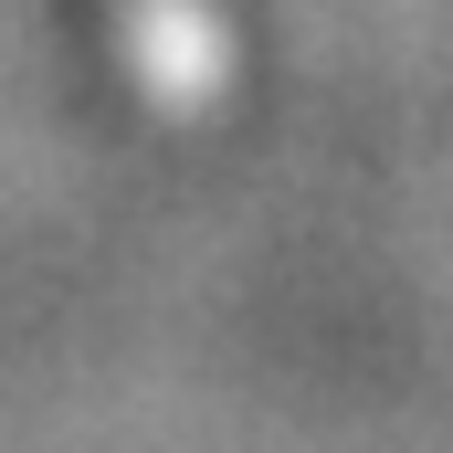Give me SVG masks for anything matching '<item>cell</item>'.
I'll use <instances>...</instances> for the list:
<instances>
[{
    "label": "cell",
    "instance_id": "1",
    "mask_svg": "<svg viewBox=\"0 0 453 453\" xmlns=\"http://www.w3.org/2000/svg\"><path fill=\"white\" fill-rule=\"evenodd\" d=\"M96 11H116V32L137 53H180L190 74L211 64V0H96Z\"/></svg>",
    "mask_w": 453,
    "mask_h": 453
}]
</instances>
